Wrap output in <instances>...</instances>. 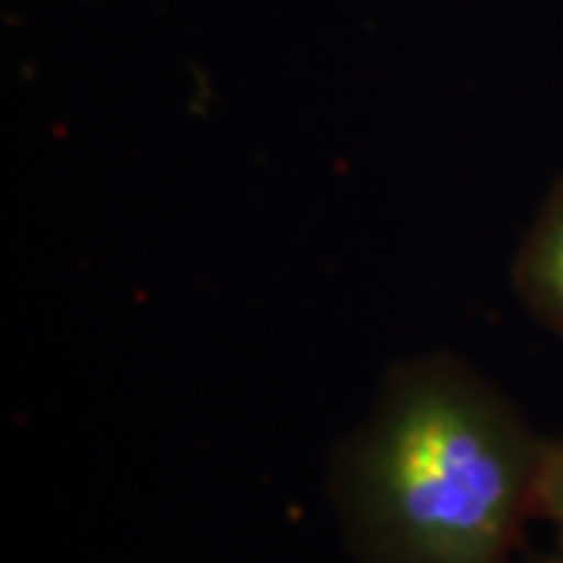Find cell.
Listing matches in <instances>:
<instances>
[{"label":"cell","instance_id":"1","mask_svg":"<svg viewBox=\"0 0 563 563\" xmlns=\"http://www.w3.org/2000/svg\"><path fill=\"white\" fill-rule=\"evenodd\" d=\"M545 441L464 357L397 363L329 467L344 545L357 563H517Z\"/></svg>","mask_w":563,"mask_h":563},{"label":"cell","instance_id":"2","mask_svg":"<svg viewBox=\"0 0 563 563\" xmlns=\"http://www.w3.org/2000/svg\"><path fill=\"white\" fill-rule=\"evenodd\" d=\"M511 287L534 321L563 336V180L545 196L514 253Z\"/></svg>","mask_w":563,"mask_h":563},{"label":"cell","instance_id":"3","mask_svg":"<svg viewBox=\"0 0 563 563\" xmlns=\"http://www.w3.org/2000/svg\"><path fill=\"white\" fill-rule=\"evenodd\" d=\"M534 519L548 525L553 534V548L563 553V435L545 441Z\"/></svg>","mask_w":563,"mask_h":563},{"label":"cell","instance_id":"4","mask_svg":"<svg viewBox=\"0 0 563 563\" xmlns=\"http://www.w3.org/2000/svg\"><path fill=\"white\" fill-rule=\"evenodd\" d=\"M517 563H563V553L555 551V548H551L548 553H534V555L522 553L517 559Z\"/></svg>","mask_w":563,"mask_h":563}]
</instances>
